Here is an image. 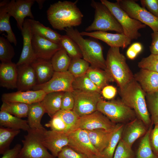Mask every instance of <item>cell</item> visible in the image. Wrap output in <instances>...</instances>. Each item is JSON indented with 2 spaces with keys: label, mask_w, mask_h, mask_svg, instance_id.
<instances>
[{
  "label": "cell",
  "mask_w": 158,
  "mask_h": 158,
  "mask_svg": "<svg viewBox=\"0 0 158 158\" xmlns=\"http://www.w3.org/2000/svg\"><path fill=\"white\" fill-rule=\"evenodd\" d=\"M17 68L12 62L0 64V85L7 89L17 88Z\"/></svg>",
  "instance_id": "obj_22"
},
{
  "label": "cell",
  "mask_w": 158,
  "mask_h": 158,
  "mask_svg": "<svg viewBox=\"0 0 158 158\" xmlns=\"http://www.w3.org/2000/svg\"><path fill=\"white\" fill-rule=\"evenodd\" d=\"M11 17L6 9L4 1H2L0 3V33L5 32L7 34L5 36L6 38L16 46L17 41L11 28L10 22Z\"/></svg>",
  "instance_id": "obj_31"
},
{
  "label": "cell",
  "mask_w": 158,
  "mask_h": 158,
  "mask_svg": "<svg viewBox=\"0 0 158 158\" xmlns=\"http://www.w3.org/2000/svg\"><path fill=\"white\" fill-rule=\"evenodd\" d=\"M31 64L36 74L37 85L43 84L48 82L55 72L51 60L36 58Z\"/></svg>",
  "instance_id": "obj_24"
},
{
  "label": "cell",
  "mask_w": 158,
  "mask_h": 158,
  "mask_svg": "<svg viewBox=\"0 0 158 158\" xmlns=\"http://www.w3.org/2000/svg\"><path fill=\"white\" fill-rule=\"evenodd\" d=\"M73 92L75 100L73 110L80 117L97 111V104L102 99L101 94L97 92L77 90Z\"/></svg>",
  "instance_id": "obj_11"
},
{
  "label": "cell",
  "mask_w": 158,
  "mask_h": 158,
  "mask_svg": "<svg viewBox=\"0 0 158 158\" xmlns=\"http://www.w3.org/2000/svg\"><path fill=\"white\" fill-rule=\"evenodd\" d=\"M71 59L63 48L58 51L51 59L55 72H64L68 71Z\"/></svg>",
  "instance_id": "obj_33"
},
{
  "label": "cell",
  "mask_w": 158,
  "mask_h": 158,
  "mask_svg": "<svg viewBox=\"0 0 158 158\" xmlns=\"http://www.w3.org/2000/svg\"><path fill=\"white\" fill-rule=\"evenodd\" d=\"M90 5L95 9L94 18L91 24L85 29V32L113 31L123 33L121 26L104 5L101 2L92 0Z\"/></svg>",
  "instance_id": "obj_5"
},
{
  "label": "cell",
  "mask_w": 158,
  "mask_h": 158,
  "mask_svg": "<svg viewBox=\"0 0 158 158\" xmlns=\"http://www.w3.org/2000/svg\"><path fill=\"white\" fill-rule=\"evenodd\" d=\"M46 129L30 128L24 139L19 158H55L42 143L43 135Z\"/></svg>",
  "instance_id": "obj_7"
},
{
  "label": "cell",
  "mask_w": 158,
  "mask_h": 158,
  "mask_svg": "<svg viewBox=\"0 0 158 158\" xmlns=\"http://www.w3.org/2000/svg\"><path fill=\"white\" fill-rule=\"evenodd\" d=\"M86 75L91 81L102 90L108 85L109 83L114 81L109 73L102 69L90 66Z\"/></svg>",
  "instance_id": "obj_28"
},
{
  "label": "cell",
  "mask_w": 158,
  "mask_h": 158,
  "mask_svg": "<svg viewBox=\"0 0 158 158\" xmlns=\"http://www.w3.org/2000/svg\"><path fill=\"white\" fill-rule=\"evenodd\" d=\"M23 44L22 52L17 65L31 64L36 58L32 44V34L29 19L25 20L21 30Z\"/></svg>",
  "instance_id": "obj_19"
},
{
  "label": "cell",
  "mask_w": 158,
  "mask_h": 158,
  "mask_svg": "<svg viewBox=\"0 0 158 158\" xmlns=\"http://www.w3.org/2000/svg\"><path fill=\"white\" fill-rule=\"evenodd\" d=\"M46 93L42 90L18 91L3 94L1 97L2 102H17L30 104L41 102Z\"/></svg>",
  "instance_id": "obj_18"
},
{
  "label": "cell",
  "mask_w": 158,
  "mask_h": 158,
  "mask_svg": "<svg viewBox=\"0 0 158 158\" xmlns=\"http://www.w3.org/2000/svg\"><path fill=\"white\" fill-rule=\"evenodd\" d=\"M72 86L73 90L97 92L101 94V90L91 81L86 74L74 78Z\"/></svg>",
  "instance_id": "obj_37"
},
{
  "label": "cell",
  "mask_w": 158,
  "mask_h": 158,
  "mask_svg": "<svg viewBox=\"0 0 158 158\" xmlns=\"http://www.w3.org/2000/svg\"><path fill=\"white\" fill-rule=\"evenodd\" d=\"M66 35L72 39L79 46L83 59L91 66L99 68L107 72L103 54V48L99 42L95 40L84 38L76 29H65Z\"/></svg>",
  "instance_id": "obj_3"
},
{
  "label": "cell",
  "mask_w": 158,
  "mask_h": 158,
  "mask_svg": "<svg viewBox=\"0 0 158 158\" xmlns=\"http://www.w3.org/2000/svg\"><path fill=\"white\" fill-rule=\"evenodd\" d=\"M15 54L14 49L7 38L0 37V60L1 63H9Z\"/></svg>",
  "instance_id": "obj_42"
},
{
  "label": "cell",
  "mask_w": 158,
  "mask_h": 158,
  "mask_svg": "<svg viewBox=\"0 0 158 158\" xmlns=\"http://www.w3.org/2000/svg\"><path fill=\"white\" fill-rule=\"evenodd\" d=\"M20 132V130L1 126L0 128V154H3L9 149L14 138Z\"/></svg>",
  "instance_id": "obj_38"
},
{
  "label": "cell",
  "mask_w": 158,
  "mask_h": 158,
  "mask_svg": "<svg viewBox=\"0 0 158 158\" xmlns=\"http://www.w3.org/2000/svg\"><path fill=\"white\" fill-rule=\"evenodd\" d=\"M100 2L109 9L120 24L124 35L131 40L137 39L141 36L139 30L145 28V25L130 17L117 2L107 0H101Z\"/></svg>",
  "instance_id": "obj_8"
},
{
  "label": "cell",
  "mask_w": 158,
  "mask_h": 158,
  "mask_svg": "<svg viewBox=\"0 0 158 158\" xmlns=\"http://www.w3.org/2000/svg\"><path fill=\"white\" fill-rule=\"evenodd\" d=\"M80 33L82 36H89L101 40L111 47H121L124 49L130 44L132 40L123 33H112L97 31H82Z\"/></svg>",
  "instance_id": "obj_15"
},
{
  "label": "cell",
  "mask_w": 158,
  "mask_h": 158,
  "mask_svg": "<svg viewBox=\"0 0 158 158\" xmlns=\"http://www.w3.org/2000/svg\"><path fill=\"white\" fill-rule=\"evenodd\" d=\"M35 1L37 2L38 3L39 8L40 9H41L43 7V5L44 2L45 0H35Z\"/></svg>",
  "instance_id": "obj_55"
},
{
  "label": "cell",
  "mask_w": 158,
  "mask_h": 158,
  "mask_svg": "<svg viewBox=\"0 0 158 158\" xmlns=\"http://www.w3.org/2000/svg\"><path fill=\"white\" fill-rule=\"evenodd\" d=\"M21 148V144H17L12 148L6 150L1 158H19Z\"/></svg>",
  "instance_id": "obj_50"
},
{
  "label": "cell",
  "mask_w": 158,
  "mask_h": 158,
  "mask_svg": "<svg viewBox=\"0 0 158 158\" xmlns=\"http://www.w3.org/2000/svg\"><path fill=\"white\" fill-rule=\"evenodd\" d=\"M149 141L153 152L158 156V123L155 124L154 128L151 130Z\"/></svg>",
  "instance_id": "obj_47"
},
{
  "label": "cell",
  "mask_w": 158,
  "mask_h": 158,
  "mask_svg": "<svg viewBox=\"0 0 158 158\" xmlns=\"http://www.w3.org/2000/svg\"><path fill=\"white\" fill-rule=\"evenodd\" d=\"M77 2L59 1L50 5L47 11V18L53 28L65 30L81 24L83 15Z\"/></svg>",
  "instance_id": "obj_1"
},
{
  "label": "cell",
  "mask_w": 158,
  "mask_h": 158,
  "mask_svg": "<svg viewBox=\"0 0 158 158\" xmlns=\"http://www.w3.org/2000/svg\"><path fill=\"white\" fill-rule=\"evenodd\" d=\"M18 91H27L32 89L37 84L35 71L31 64L17 65Z\"/></svg>",
  "instance_id": "obj_20"
},
{
  "label": "cell",
  "mask_w": 158,
  "mask_h": 158,
  "mask_svg": "<svg viewBox=\"0 0 158 158\" xmlns=\"http://www.w3.org/2000/svg\"><path fill=\"white\" fill-rule=\"evenodd\" d=\"M45 126L49 128L51 130L68 134L72 131L70 128L65 123L61 117L55 114Z\"/></svg>",
  "instance_id": "obj_43"
},
{
  "label": "cell",
  "mask_w": 158,
  "mask_h": 158,
  "mask_svg": "<svg viewBox=\"0 0 158 158\" xmlns=\"http://www.w3.org/2000/svg\"><path fill=\"white\" fill-rule=\"evenodd\" d=\"M90 64L83 59H71L68 71L74 78H77L86 74Z\"/></svg>",
  "instance_id": "obj_40"
},
{
  "label": "cell",
  "mask_w": 158,
  "mask_h": 158,
  "mask_svg": "<svg viewBox=\"0 0 158 158\" xmlns=\"http://www.w3.org/2000/svg\"><path fill=\"white\" fill-rule=\"evenodd\" d=\"M57 158H88L76 152L68 146L64 147L59 154Z\"/></svg>",
  "instance_id": "obj_49"
},
{
  "label": "cell",
  "mask_w": 158,
  "mask_h": 158,
  "mask_svg": "<svg viewBox=\"0 0 158 158\" xmlns=\"http://www.w3.org/2000/svg\"><path fill=\"white\" fill-rule=\"evenodd\" d=\"M135 156L132 147L121 139L116 147L113 158H135Z\"/></svg>",
  "instance_id": "obj_44"
},
{
  "label": "cell",
  "mask_w": 158,
  "mask_h": 158,
  "mask_svg": "<svg viewBox=\"0 0 158 158\" xmlns=\"http://www.w3.org/2000/svg\"><path fill=\"white\" fill-rule=\"evenodd\" d=\"M152 125L148 128L147 133L142 138L135 155V158H158V156L153 152L150 143L149 136Z\"/></svg>",
  "instance_id": "obj_35"
},
{
  "label": "cell",
  "mask_w": 158,
  "mask_h": 158,
  "mask_svg": "<svg viewBox=\"0 0 158 158\" xmlns=\"http://www.w3.org/2000/svg\"><path fill=\"white\" fill-rule=\"evenodd\" d=\"M74 103L73 92H64L61 98V109L73 110Z\"/></svg>",
  "instance_id": "obj_46"
},
{
  "label": "cell",
  "mask_w": 158,
  "mask_h": 158,
  "mask_svg": "<svg viewBox=\"0 0 158 158\" xmlns=\"http://www.w3.org/2000/svg\"><path fill=\"white\" fill-rule=\"evenodd\" d=\"M114 130L100 129L87 130L91 143L101 154L107 146Z\"/></svg>",
  "instance_id": "obj_25"
},
{
  "label": "cell",
  "mask_w": 158,
  "mask_h": 158,
  "mask_svg": "<svg viewBox=\"0 0 158 158\" xmlns=\"http://www.w3.org/2000/svg\"><path fill=\"white\" fill-rule=\"evenodd\" d=\"M97 110L116 124H126L137 117L134 111L121 100L106 101L102 99L97 104Z\"/></svg>",
  "instance_id": "obj_6"
},
{
  "label": "cell",
  "mask_w": 158,
  "mask_h": 158,
  "mask_svg": "<svg viewBox=\"0 0 158 158\" xmlns=\"http://www.w3.org/2000/svg\"><path fill=\"white\" fill-rule=\"evenodd\" d=\"M28 115V122L30 128L45 129L41 124L42 117L45 113V109L41 102L30 104Z\"/></svg>",
  "instance_id": "obj_30"
},
{
  "label": "cell",
  "mask_w": 158,
  "mask_h": 158,
  "mask_svg": "<svg viewBox=\"0 0 158 158\" xmlns=\"http://www.w3.org/2000/svg\"><path fill=\"white\" fill-rule=\"evenodd\" d=\"M69 139L68 146L88 158L95 156L101 157V154L91 143L86 130L80 128L67 134Z\"/></svg>",
  "instance_id": "obj_10"
},
{
  "label": "cell",
  "mask_w": 158,
  "mask_h": 158,
  "mask_svg": "<svg viewBox=\"0 0 158 158\" xmlns=\"http://www.w3.org/2000/svg\"><path fill=\"white\" fill-rule=\"evenodd\" d=\"M140 69L148 70L158 73V54H151L141 60L138 63Z\"/></svg>",
  "instance_id": "obj_45"
},
{
  "label": "cell",
  "mask_w": 158,
  "mask_h": 158,
  "mask_svg": "<svg viewBox=\"0 0 158 158\" xmlns=\"http://www.w3.org/2000/svg\"><path fill=\"white\" fill-rule=\"evenodd\" d=\"M148 129L144 123L137 117L125 125L121 139L132 147L137 139L146 134Z\"/></svg>",
  "instance_id": "obj_21"
},
{
  "label": "cell",
  "mask_w": 158,
  "mask_h": 158,
  "mask_svg": "<svg viewBox=\"0 0 158 158\" xmlns=\"http://www.w3.org/2000/svg\"><path fill=\"white\" fill-rule=\"evenodd\" d=\"M4 1L6 11L15 19L18 27L21 31L25 18L28 17L34 19L31 8L35 1V0Z\"/></svg>",
  "instance_id": "obj_13"
},
{
  "label": "cell",
  "mask_w": 158,
  "mask_h": 158,
  "mask_svg": "<svg viewBox=\"0 0 158 158\" xmlns=\"http://www.w3.org/2000/svg\"><path fill=\"white\" fill-rule=\"evenodd\" d=\"M120 7L131 18L151 28L153 32L158 31V18L141 6L133 0H117Z\"/></svg>",
  "instance_id": "obj_9"
},
{
  "label": "cell",
  "mask_w": 158,
  "mask_h": 158,
  "mask_svg": "<svg viewBox=\"0 0 158 158\" xmlns=\"http://www.w3.org/2000/svg\"><path fill=\"white\" fill-rule=\"evenodd\" d=\"M90 158H102L99 156H95L92 157Z\"/></svg>",
  "instance_id": "obj_56"
},
{
  "label": "cell",
  "mask_w": 158,
  "mask_h": 158,
  "mask_svg": "<svg viewBox=\"0 0 158 158\" xmlns=\"http://www.w3.org/2000/svg\"><path fill=\"white\" fill-rule=\"evenodd\" d=\"M64 92H55L46 94L41 102L45 113L51 118L61 109V100Z\"/></svg>",
  "instance_id": "obj_27"
},
{
  "label": "cell",
  "mask_w": 158,
  "mask_h": 158,
  "mask_svg": "<svg viewBox=\"0 0 158 158\" xmlns=\"http://www.w3.org/2000/svg\"><path fill=\"white\" fill-rule=\"evenodd\" d=\"M117 92V90L115 87L112 85H108L102 90L101 94L105 99L111 100L115 97Z\"/></svg>",
  "instance_id": "obj_51"
},
{
  "label": "cell",
  "mask_w": 158,
  "mask_h": 158,
  "mask_svg": "<svg viewBox=\"0 0 158 158\" xmlns=\"http://www.w3.org/2000/svg\"><path fill=\"white\" fill-rule=\"evenodd\" d=\"M32 44L36 58L46 60H51L56 52L62 48L60 44L34 34L32 35Z\"/></svg>",
  "instance_id": "obj_17"
},
{
  "label": "cell",
  "mask_w": 158,
  "mask_h": 158,
  "mask_svg": "<svg viewBox=\"0 0 158 158\" xmlns=\"http://www.w3.org/2000/svg\"><path fill=\"white\" fill-rule=\"evenodd\" d=\"M1 110H3L20 118L27 117L30 105L23 103L2 102Z\"/></svg>",
  "instance_id": "obj_34"
},
{
  "label": "cell",
  "mask_w": 158,
  "mask_h": 158,
  "mask_svg": "<svg viewBox=\"0 0 158 158\" xmlns=\"http://www.w3.org/2000/svg\"><path fill=\"white\" fill-rule=\"evenodd\" d=\"M152 42L150 50L151 54H158V31L153 32L151 34Z\"/></svg>",
  "instance_id": "obj_52"
},
{
  "label": "cell",
  "mask_w": 158,
  "mask_h": 158,
  "mask_svg": "<svg viewBox=\"0 0 158 158\" xmlns=\"http://www.w3.org/2000/svg\"><path fill=\"white\" fill-rule=\"evenodd\" d=\"M1 126L27 132L30 129L27 121L15 116L3 110L0 111Z\"/></svg>",
  "instance_id": "obj_29"
},
{
  "label": "cell",
  "mask_w": 158,
  "mask_h": 158,
  "mask_svg": "<svg viewBox=\"0 0 158 158\" xmlns=\"http://www.w3.org/2000/svg\"><path fill=\"white\" fill-rule=\"evenodd\" d=\"M148 111L153 124L158 123V91L146 93Z\"/></svg>",
  "instance_id": "obj_39"
},
{
  "label": "cell",
  "mask_w": 158,
  "mask_h": 158,
  "mask_svg": "<svg viewBox=\"0 0 158 158\" xmlns=\"http://www.w3.org/2000/svg\"><path fill=\"white\" fill-rule=\"evenodd\" d=\"M56 114L61 117L72 131L79 128L80 117L73 110L60 109Z\"/></svg>",
  "instance_id": "obj_41"
},
{
  "label": "cell",
  "mask_w": 158,
  "mask_h": 158,
  "mask_svg": "<svg viewBox=\"0 0 158 158\" xmlns=\"http://www.w3.org/2000/svg\"><path fill=\"white\" fill-rule=\"evenodd\" d=\"M126 54L128 58L131 60H133L138 54L129 47L127 50Z\"/></svg>",
  "instance_id": "obj_54"
},
{
  "label": "cell",
  "mask_w": 158,
  "mask_h": 158,
  "mask_svg": "<svg viewBox=\"0 0 158 158\" xmlns=\"http://www.w3.org/2000/svg\"><path fill=\"white\" fill-rule=\"evenodd\" d=\"M125 125L116 124L107 146L101 153L102 158H113L116 147L121 139Z\"/></svg>",
  "instance_id": "obj_32"
},
{
  "label": "cell",
  "mask_w": 158,
  "mask_h": 158,
  "mask_svg": "<svg viewBox=\"0 0 158 158\" xmlns=\"http://www.w3.org/2000/svg\"><path fill=\"white\" fill-rule=\"evenodd\" d=\"M106 63L107 71L119 88H123L134 78L126 63V57L120 52L119 48L110 47Z\"/></svg>",
  "instance_id": "obj_4"
},
{
  "label": "cell",
  "mask_w": 158,
  "mask_h": 158,
  "mask_svg": "<svg viewBox=\"0 0 158 158\" xmlns=\"http://www.w3.org/2000/svg\"><path fill=\"white\" fill-rule=\"evenodd\" d=\"M119 92L121 100L134 111L137 117L148 128L153 124L147 108L146 93L134 78L123 88H119Z\"/></svg>",
  "instance_id": "obj_2"
},
{
  "label": "cell",
  "mask_w": 158,
  "mask_h": 158,
  "mask_svg": "<svg viewBox=\"0 0 158 158\" xmlns=\"http://www.w3.org/2000/svg\"><path fill=\"white\" fill-rule=\"evenodd\" d=\"M142 6L158 18V0H141Z\"/></svg>",
  "instance_id": "obj_48"
},
{
  "label": "cell",
  "mask_w": 158,
  "mask_h": 158,
  "mask_svg": "<svg viewBox=\"0 0 158 158\" xmlns=\"http://www.w3.org/2000/svg\"><path fill=\"white\" fill-rule=\"evenodd\" d=\"M134 78L146 93L158 91V72L140 69Z\"/></svg>",
  "instance_id": "obj_23"
},
{
  "label": "cell",
  "mask_w": 158,
  "mask_h": 158,
  "mask_svg": "<svg viewBox=\"0 0 158 158\" xmlns=\"http://www.w3.org/2000/svg\"><path fill=\"white\" fill-rule=\"evenodd\" d=\"M74 77L68 71L54 72L51 78L43 84L36 85L33 90H42L46 94L55 92H73L72 84Z\"/></svg>",
  "instance_id": "obj_12"
},
{
  "label": "cell",
  "mask_w": 158,
  "mask_h": 158,
  "mask_svg": "<svg viewBox=\"0 0 158 158\" xmlns=\"http://www.w3.org/2000/svg\"><path fill=\"white\" fill-rule=\"evenodd\" d=\"M59 44L66 51L71 59L83 58L81 51L78 44L66 35H61Z\"/></svg>",
  "instance_id": "obj_36"
},
{
  "label": "cell",
  "mask_w": 158,
  "mask_h": 158,
  "mask_svg": "<svg viewBox=\"0 0 158 158\" xmlns=\"http://www.w3.org/2000/svg\"><path fill=\"white\" fill-rule=\"evenodd\" d=\"M32 35H39L54 43L59 44L61 35L39 21L29 19Z\"/></svg>",
  "instance_id": "obj_26"
},
{
  "label": "cell",
  "mask_w": 158,
  "mask_h": 158,
  "mask_svg": "<svg viewBox=\"0 0 158 158\" xmlns=\"http://www.w3.org/2000/svg\"><path fill=\"white\" fill-rule=\"evenodd\" d=\"M138 54L140 53L142 49V44L139 42H135L130 47Z\"/></svg>",
  "instance_id": "obj_53"
},
{
  "label": "cell",
  "mask_w": 158,
  "mask_h": 158,
  "mask_svg": "<svg viewBox=\"0 0 158 158\" xmlns=\"http://www.w3.org/2000/svg\"><path fill=\"white\" fill-rule=\"evenodd\" d=\"M69 139L67 134L51 130L44 132L42 143L54 158L56 157L64 147L68 145Z\"/></svg>",
  "instance_id": "obj_16"
},
{
  "label": "cell",
  "mask_w": 158,
  "mask_h": 158,
  "mask_svg": "<svg viewBox=\"0 0 158 158\" xmlns=\"http://www.w3.org/2000/svg\"><path fill=\"white\" fill-rule=\"evenodd\" d=\"M116 124L102 113L97 110L80 117L79 128L86 130L102 129L111 131L115 129Z\"/></svg>",
  "instance_id": "obj_14"
}]
</instances>
